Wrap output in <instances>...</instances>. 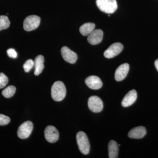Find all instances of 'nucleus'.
I'll return each instance as SVG.
<instances>
[{
	"instance_id": "f257e3e1",
	"label": "nucleus",
	"mask_w": 158,
	"mask_h": 158,
	"mask_svg": "<svg viewBox=\"0 0 158 158\" xmlns=\"http://www.w3.org/2000/svg\"><path fill=\"white\" fill-rule=\"evenodd\" d=\"M66 94V88L63 82L58 81L54 83L51 89V95L54 101H61L65 98Z\"/></svg>"
},
{
	"instance_id": "f03ea898",
	"label": "nucleus",
	"mask_w": 158,
	"mask_h": 158,
	"mask_svg": "<svg viewBox=\"0 0 158 158\" xmlns=\"http://www.w3.org/2000/svg\"><path fill=\"white\" fill-rule=\"evenodd\" d=\"M96 3L98 9L107 14L114 13L118 7L116 0H96Z\"/></svg>"
},
{
	"instance_id": "7ed1b4c3",
	"label": "nucleus",
	"mask_w": 158,
	"mask_h": 158,
	"mask_svg": "<svg viewBox=\"0 0 158 158\" xmlns=\"http://www.w3.org/2000/svg\"><path fill=\"white\" fill-rule=\"evenodd\" d=\"M77 141L79 150L84 155H87L90 152V145L87 135L83 131L77 134Z\"/></svg>"
},
{
	"instance_id": "20e7f679",
	"label": "nucleus",
	"mask_w": 158,
	"mask_h": 158,
	"mask_svg": "<svg viewBox=\"0 0 158 158\" xmlns=\"http://www.w3.org/2000/svg\"><path fill=\"white\" fill-rule=\"evenodd\" d=\"M40 18L36 15H31L25 19L23 22V28L25 31H31L35 30L39 27Z\"/></svg>"
},
{
	"instance_id": "39448f33",
	"label": "nucleus",
	"mask_w": 158,
	"mask_h": 158,
	"mask_svg": "<svg viewBox=\"0 0 158 158\" xmlns=\"http://www.w3.org/2000/svg\"><path fill=\"white\" fill-rule=\"evenodd\" d=\"M33 129V124L31 121H27L22 123L18 130L17 135L21 139L28 138Z\"/></svg>"
},
{
	"instance_id": "423d86ee",
	"label": "nucleus",
	"mask_w": 158,
	"mask_h": 158,
	"mask_svg": "<svg viewBox=\"0 0 158 158\" xmlns=\"http://www.w3.org/2000/svg\"><path fill=\"white\" fill-rule=\"evenodd\" d=\"M88 106L90 111L94 113L101 112L103 108V104L100 98L96 96H92L89 98L88 101Z\"/></svg>"
},
{
	"instance_id": "0eeeda50",
	"label": "nucleus",
	"mask_w": 158,
	"mask_h": 158,
	"mask_svg": "<svg viewBox=\"0 0 158 158\" xmlns=\"http://www.w3.org/2000/svg\"><path fill=\"white\" fill-rule=\"evenodd\" d=\"M123 48V45L120 43H115L110 45L105 51L104 55L106 58L111 59L120 53Z\"/></svg>"
},
{
	"instance_id": "6e6552de",
	"label": "nucleus",
	"mask_w": 158,
	"mask_h": 158,
	"mask_svg": "<svg viewBox=\"0 0 158 158\" xmlns=\"http://www.w3.org/2000/svg\"><path fill=\"white\" fill-rule=\"evenodd\" d=\"M44 137L48 142L54 143L59 140V133L56 127L52 126H48L44 131Z\"/></svg>"
},
{
	"instance_id": "1a4fd4ad",
	"label": "nucleus",
	"mask_w": 158,
	"mask_h": 158,
	"mask_svg": "<svg viewBox=\"0 0 158 158\" xmlns=\"http://www.w3.org/2000/svg\"><path fill=\"white\" fill-rule=\"evenodd\" d=\"M61 52L62 58L66 62L71 64H74L76 62L77 59V54L67 47H63L61 49Z\"/></svg>"
},
{
	"instance_id": "9d476101",
	"label": "nucleus",
	"mask_w": 158,
	"mask_h": 158,
	"mask_svg": "<svg viewBox=\"0 0 158 158\" xmlns=\"http://www.w3.org/2000/svg\"><path fill=\"white\" fill-rule=\"evenodd\" d=\"M103 36V32L100 29L94 30L88 36V42L92 45H96L101 42Z\"/></svg>"
},
{
	"instance_id": "9b49d317",
	"label": "nucleus",
	"mask_w": 158,
	"mask_h": 158,
	"mask_svg": "<svg viewBox=\"0 0 158 158\" xmlns=\"http://www.w3.org/2000/svg\"><path fill=\"white\" fill-rule=\"evenodd\" d=\"M129 68V65L128 63H124L119 65L115 72V80L117 81H120L125 78L128 73Z\"/></svg>"
},
{
	"instance_id": "f8f14e48",
	"label": "nucleus",
	"mask_w": 158,
	"mask_h": 158,
	"mask_svg": "<svg viewBox=\"0 0 158 158\" xmlns=\"http://www.w3.org/2000/svg\"><path fill=\"white\" fill-rule=\"evenodd\" d=\"M85 84L88 88L93 90H98L102 86V82L98 77L91 76L87 77L85 80Z\"/></svg>"
},
{
	"instance_id": "ddd939ff",
	"label": "nucleus",
	"mask_w": 158,
	"mask_h": 158,
	"mask_svg": "<svg viewBox=\"0 0 158 158\" xmlns=\"http://www.w3.org/2000/svg\"><path fill=\"white\" fill-rule=\"evenodd\" d=\"M137 98V91L135 90H130L123 99L121 102L122 106L124 107L130 106L135 102Z\"/></svg>"
},
{
	"instance_id": "4468645a",
	"label": "nucleus",
	"mask_w": 158,
	"mask_h": 158,
	"mask_svg": "<svg viewBox=\"0 0 158 158\" xmlns=\"http://www.w3.org/2000/svg\"><path fill=\"white\" fill-rule=\"evenodd\" d=\"M146 129L144 127L139 126L132 129L129 132L128 136L130 138L134 139H141L144 138L146 135Z\"/></svg>"
},
{
	"instance_id": "2eb2a0df",
	"label": "nucleus",
	"mask_w": 158,
	"mask_h": 158,
	"mask_svg": "<svg viewBox=\"0 0 158 158\" xmlns=\"http://www.w3.org/2000/svg\"><path fill=\"white\" fill-rule=\"evenodd\" d=\"M44 57L42 55H39L35 58L34 61L35 67L34 73L35 75L38 76L42 72L44 67Z\"/></svg>"
},
{
	"instance_id": "dca6fc26",
	"label": "nucleus",
	"mask_w": 158,
	"mask_h": 158,
	"mask_svg": "<svg viewBox=\"0 0 158 158\" xmlns=\"http://www.w3.org/2000/svg\"><path fill=\"white\" fill-rule=\"evenodd\" d=\"M109 157L117 158L118 156V147L116 142L113 140L110 141L108 145Z\"/></svg>"
},
{
	"instance_id": "f3484780",
	"label": "nucleus",
	"mask_w": 158,
	"mask_h": 158,
	"mask_svg": "<svg viewBox=\"0 0 158 158\" xmlns=\"http://www.w3.org/2000/svg\"><path fill=\"white\" fill-rule=\"evenodd\" d=\"M95 27V24L93 23H86L80 27V32L83 36H88L94 30Z\"/></svg>"
},
{
	"instance_id": "a211bd4d",
	"label": "nucleus",
	"mask_w": 158,
	"mask_h": 158,
	"mask_svg": "<svg viewBox=\"0 0 158 158\" xmlns=\"http://www.w3.org/2000/svg\"><path fill=\"white\" fill-rule=\"evenodd\" d=\"M16 91V88L14 86H8L2 91V94L6 98H10L14 95Z\"/></svg>"
},
{
	"instance_id": "6ab92c4d",
	"label": "nucleus",
	"mask_w": 158,
	"mask_h": 158,
	"mask_svg": "<svg viewBox=\"0 0 158 158\" xmlns=\"http://www.w3.org/2000/svg\"><path fill=\"white\" fill-rule=\"evenodd\" d=\"M10 22L9 18L6 15L0 16V31L9 27Z\"/></svg>"
},
{
	"instance_id": "aec40b11",
	"label": "nucleus",
	"mask_w": 158,
	"mask_h": 158,
	"mask_svg": "<svg viewBox=\"0 0 158 158\" xmlns=\"http://www.w3.org/2000/svg\"><path fill=\"white\" fill-rule=\"evenodd\" d=\"M34 65V61L32 59L27 60L23 64V67L26 72L28 73L33 68Z\"/></svg>"
},
{
	"instance_id": "412c9836",
	"label": "nucleus",
	"mask_w": 158,
	"mask_h": 158,
	"mask_svg": "<svg viewBox=\"0 0 158 158\" xmlns=\"http://www.w3.org/2000/svg\"><path fill=\"white\" fill-rule=\"evenodd\" d=\"M9 82V79L6 75L2 73H0V89L3 88L6 86Z\"/></svg>"
},
{
	"instance_id": "4be33fe9",
	"label": "nucleus",
	"mask_w": 158,
	"mask_h": 158,
	"mask_svg": "<svg viewBox=\"0 0 158 158\" xmlns=\"http://www.w3.org/2000/svg\"><path fill=\"white\" fill-rule=\"evenodd\" d=\"M10 122V119L9 117L3 114H0V125H6L9 124Z\"/></svg>"
},
{
	"instance_id": "5701e85b",
	"label": "nucleus",
	"mask_w": 158,
	"mask_h": 158,
	"mask_svg": "<svg viewBox=\"0 0 158 158\" xmlns=\"http://www.w3.org/2000/svg\"><path fill=\"white\" fill-rule=\"evenodd\" d=\"M7 53L8 56H9V57H10V58L15 59V58H16L17 56V52H16V51L14 49H9L7 51Z\"/></svg>"
},
{
	"instance_id": "b1692460",
	"label": "nucleus",
	"mask_w": 158,
	"mask_h": 158,
	"mask_svg": "<svg viewBox=\"0 0 158 158\" xmlns=\"http://www.w3.org/2000/svg\"><path fill=\"white\" fill-rule=\"evenodd\" d=\"M155 65L156 68L158 71V59L156 60L155 62Z\"/></svg>"
}]
</instances>
